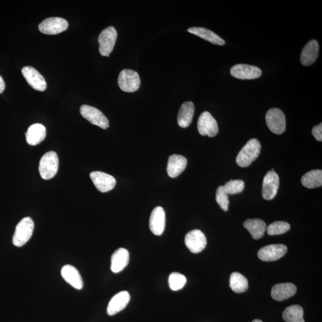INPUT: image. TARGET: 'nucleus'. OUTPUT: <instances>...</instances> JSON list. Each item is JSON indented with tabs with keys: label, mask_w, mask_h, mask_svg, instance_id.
Returning <instances> with one entry per match:
<instances>
[{
	"label": "nucleus",
	"mask_w": 322,
	"mask_h": 322,
	"mask_svg": "<svg viewBox=\"0 0 322 322\" xmlns=\"http://www.w3.org/2000/svg\"><path fill=\"white\" fill-rule=\"evenodd\" d=\"M118 83L122 91L127 93L135 92L140 88V76L134 70L125 69L122 70L119 75Z\"/></svg>",
	"instance_id": "obj_4"
},
{
	"label": "nucleus",
	"mask_w": 322,
	"mask_h": 322,
	"mask_svg": "<svg viewBox=\"0 0 322 322\" xmlns=\"http://www.w3.org/2000/svg\"><path fill=\"white\" fill-rule=\"evenodd\" d=\"M230 74L239 79H253L259 78L262 71L259 67L247 64H237L231 67Z\"/></svg>",
	"instance_id": "obj_13"
},
{
	"label": "nucleus",
	"mask_w": 322,
	"mask_h": 322,
	"mask_svg": "<svg viewBox=\"0 0 322 322\" xmlns=\"http://www.w3.org/2000/svg\"><path fill=\"white\" fill-rule=\"evenodd\" d=\"M267 127L272 133L281 134L286 130L285 115L281 109H270L266 115Z\"/></svg>",
	"instance_id": "obj_5"
},
{
	"label": "nucleus",
	"mask_w": 322,
	"mask_h": 322,
	"mask_svg": "<svg viewBox=\"0 0 322 322\" xmlns=\"http://www.w3.org/2000/svg\"><path fill=\"white\" fill-rule=\"evenodd\" d=\"M166 212L163 207H157L153 209L149 219V228L152 232L160 236L166 228Z\"/></svg>",
	"instance_id": "obj_16"
},
{
	"label": "nucleus",
	"mask_w": 322,
	"mask_h": 322,
	"mask_svg": "<svg viewBox=\"0 0 322 322\" xmlns=\"http://www.w3.org/2000/svg\"><path fill=\"white\" fill-rule=\"evenodd\" d=\"M230 287L233 292L240 294L249 289V281L242 274L233 272L230 276Z\"/></svg>",
	"instance_id": "obj_29"
},
{
	"label": "nucleus",
	"mask_w": 322,
	"mask_h": 322,
	"mask_svg": "<svg viewBox=\"0 0 322 322\" xmlns=\"http://www.w3.org/2000/svg\"><path fill=\"white\" fill-rule=\"evenodd\" d=\"M198 130L203 136L213 137L218 134L217 122L210 113L205 111L200 115L198 121Z\"/></svg>",
	"instance_id": "obj_8"
},
{
	"label": "nucleus",
	"mask_w": 322,
	"mask_h": 322,
	"mask_svg": "<svg viewBox=\"0 0 322 322\" xmlns=\"http://www.w3.org/2000/svg\"><path fill=\"white\" fill-rule=\"evenodd\" d=\"M303 315V308L299 305L289 306L282 314L283 319L286 322H305Z\"/></svg>",
	"instance_id": "obj_28"
},
{
	"label": "nucleus",
	"mask_w": 322,
	"mask_h": 322,
	"mask_svg": "<svg viewBox=\"0 0 322 322\" xmlns=\"http://www.w3.org/2000/svg\"><path fill=\"white\" fill-rule=\"evenodd\" d=\"M185 244L192 253L202 252L207 246V238L200 230H193L187 233L185 239Z\"/></svg>",
	"instance_id": "obj_11"
},
{
	"label": "nucleus",
	"mask_w": 322,
	"mask_h": 322,
	"mask_svg": "<svg viewBox=\"0 0 322 322\" xmlns=\"http://www.w3.org/2000/svg\"><path fill=\"white\" fill-rule=\"evenodd\" d=\"M80 113L84 118L91 122L92 124L103 129L109 128V122L108 118L98 109L85 105L80 106Z\"/></svg>",
	"instance_id": "obj_7"
},
{
	"label": "nucleus",
	"mask_w": 322,
	"mask_h": 322,
	"mask_svg": "<svg viewBox=\"0 0 322 322\" xmlns=\"http://www.w3.org/2000/svg\"><path fill=\"white\" fill-rule=\"evenodd\" d=\"M117 39V31L113 27L105 29L99 36V52L103 56L109 57Z\"/></svg>",
	"instance_id": "obj_6"
},
{
	"label": "nucleus",
	"mask_w": 322,
	"mask_h": 322,
	"mask_svg": "<svg viewBox=\"0 0 322 322\" xmlns=\"http://www.w3.org/2000/svg\"><path fill=\"white\" fill-rule=\"evenodd\" d=\"M279 187V177L273 169L267 173L264 177L262 195L266 200H272L278 193Z\"/></svg>",
	"instance_id": "obj_9"
},
{
	"label": "nucleus",
	"mask_w": 322,
	"mask_h": 322,
	"mask_svg": "<svg viewBox=\"0 0 322 322\" xmlns=\"http://www.w3.org/2000/svg\"><path fill=\"white\" fill-rule=\"evenodd\" d=\"M34 229V223L31 217H25L16 225L13 244L21 247L31 239Z\"/></svg>",
	"instance_id": "obj_2"
},
{
	"label": "nucleus",
	"mask_w": 322,
	"mask_h": 322,
	"mask_svg": "<svg viewBox=\"0 0 322 322\" xmlns=\"http://www.w3.org/2000/svg\"><path fill=\"white\" fill-rule=\"evenodd\" d=\"M244 226L249 231L254 239L262 238L267 229L265 222L259 218L248 219L244 222Z\"/></svg>",
	"instance_id": "obj_26"
},
{
	"label": "nucleus",
	"mask_w": 322,
	"mask_h": 322,
	"mask_svg": "<svg viewBox=\"0 0 322 322\" xmlns=\"http://www.w3.org/2000/svg\"><path fill=\"white\" fill-rule=\"evenodd\" d=\"M301 183L305 188L313 189L322 185V171L311 170L302 177Z\"/></svg>",
	"instance_id": "obj_27"
},
{
	"label": "nucleus",
	"mask_w": 322,
	"mask_h": 322,
	"mask_svg": "<svg viewBox=\"0 0 322 322\" xmlns=\"http://www.w3.org/2000/svg\"><path fill=\"white\" fill-rule=\"evenodd\" d=\"M228 195L226 192L225 191L223 186L218 187L215 199H216L218 205L224 211L228 210V205H229V199H228Z\"/></svg>",
	"instance_id": "obj_33"
},
{
	"label": "nucleus",
	"mask_w": 322,
	"mask_h": 322,
	"mask_svg": "<svg viewBox=\"0 0 322 322\" xmlns=\"http://www.w3.org/2000/svg\"><path fill=\"white\" fill-rule=\"evenodd\" d=\"M59 168V158L54 151L44 154L40 161L39 172L44 180H50L56 176Z\"/></svg>",
	"instance_id": "obj_3"
},
{
	"label": "nucleus",
	"mask_w": 322,
	"mask_h": 322,
	"mask_svg": "<svg viewBox=\"0 0 322 322\" xmlns=\"http://www.w3.org/2000/svg\"><path fill=\"white\" fill-rule=\"evenodd\" d=\"M188 160L185 156L173 154L169 157L167 164V173L172 178H176L185 170Z\"/></svg>",
	"instance_id": "obj_20"
},
{
	"label": "nucleus",
	"mask_w": 322,
	"mask_h": 322,
	"mask_svg": "<svg viewBox=\"0 0 322 322\" xmlns=\"http://www.w3.org/2000/svg\"><path fill=\"white\" fill-rule=\"evenodd\" d=\"M319 51L318 42L312 40L305 45L301 54V62L302 65L307 66L313 64L317 59Z\"/></svg>",
	"instance_id": "obj_21"
},
{
	"label": "nucleus",
	"mask_w": 322,
	"mask_h": 322,
	"mask_svg": "<svg viewBox=\"0 0 322 322\" xmlns=\"http://www.w3.org/2000/svg\"><path fill=\"white\" fill-rule=\"evenodd\" d=\"M291 225L285 221H276L267 227V233L269 235H279L287 232Z\"/></svg>",
	"instance_id": "obj_31"
},
{
	"label": "nucleus",
	"mask_w": 322,
	"mask_h": 322,
	"mask_svg": "<svg viewBox=\"0 0 322 322\" xmlns=\"http://www.w3.org/2000/svg\"><path fill=\"white\" fill-rule=\"evenodd\" d=\"M261 144L256 138L250 140L243 147L236 157V163L240 167H249L259 156Z\"/></svg>",
	"instance_id": "obj_1"
},
{
	"label": "nucleus",
	"mask_w": 322,
	"mask_h": 322,
	"mask_svg": "<svg viewBox=\"0 0 322 322\" xmlns=\"http://www.w3.org/2000/svg\"><path fill=\"white\" fill-rule=\"evenodd\" d=\"M22 73L32 89L40 92H44L46 90V79L34 67L25 66L22 68Z\"/></svg>",
	"instance_id": "obj_14"
},
{
	"label": "nucleus",
	"mask_w": 322,
	"mask_h": 322,
	"mask_svg": "<svg viewBox=\"0 0 322 322\" xmlns=\"http://www.w3.org/2000/svg\"><path fill=\"white\" fill-rule=\"evenodd\" d=\"M5 89V83L2 76L0 75V94L4 92Z\"/></svg>",
	"instance_id": "obj_35"
},
{
	"label": "nucleus",
	"mask_w": 322,
	"mask_h": 322,
	"mask_svg": "<svg viewBox=\"0 0 322 322\" xmlns=\"http://www.w3.org/2000/svg\"><path fill=\"white\" fill-rule=\"evenodd\" d=\"M187 282L185 275L181 273L173 272L169 276V283L170 288L173 291H179L184 287Z\"/></svg>",
	"instance_id": "obj_30"
},
{
	"label": "nucleus",
	"mask_w": 322,
	"mask_h": 322,
	"mask_svg": "<svg viewBox=\"0 0 322 322\" xmlns=\"http://www.w3.org/2000/svg\"><path fill=\"white\" fill-rule=\"evenodd\" d=\"M68 22L61 18H50L45 19L39 25V30L47 35H56L66 31L68 28Z\"/></svg>",
	"instance_id": "obj_10"
},
{
	"label": "nucleus",
	"mask_w": 322,
	"mask_h": 322,
	"mask_svg": "<svg viewBox=\"0 0 322 322\" xmlns=\"http://www.w3.org/2000/svg\"><path fill=\"white\" fill-rule=\"evenodd\" d=\"M130 254L123 248L116 250L111 257V269L112 272L117 273L123 270L128 265Z\"/></svg>",
	"instance_id": "obj_19"
},
{
	"label": "nucleus",
	"mask_w": 322,
	"mask_h": 322,
	"mask_svg": "<svg viewBox=\"0 0 322 322\" xmlns=\"http://www.w3.org/2000/svg\"><path fill=\"white\" fill-rule=\"evenodd\" d=\"M26 135L27 143L31 146L40 144L46 137V128L41 124H34L28 129Z\"/></svg>",
	"instance_id": "obj_23"
},
{
	"label": "nucleus",
	"mask_w": 322,
	"mask_h": 322,
	"mask_svg": "<svg viewBox=\"0 0 322 322\" xmlns=\"http://www.w3.org/2000/svg\"><path fill=\"white\" fill-rule=\"evenodd\" d=\"M61 275L64 281L76 289L83 288V281L78 270L71 265H65L61 270Z\"/></svg>",
	"instance_id": "obj_22"
},
{
	"label": "nucleus",
	"mask_w": 322,
	"mask_h": 322,
	"mask_svg": "<svg viewBox=\"0 0 322 322\" xmlns=\"http://www.w3.org/2000/svg\"><path fill=\"white\" fill-rule=\"evenodd\" d=\"M130 300V295L127 291H121L114 296L109 301L107 313L109 315H115L123 310Z\"/></svg>",
	"instance_id": "obj_17"
},
{
	"label": "nucleus",
	"mask_w": 322,
	"mask_h": 322,
	"mask_svg": "<svg viewBox=\"0 0 322 322\" xmlns=\"http://www.w3.org/2000/svg\"><path fill=\"white\" fill-rule=\"evenodd\" d=\"M312 134H313L314 137L318 141H321L322 140V124L316 125L313 128L312 130Z\"/></svg>",
	"instance_id": "obj_34"
},
{
	"label": "nucleus",
	"mask_w": 322,
	"mask_h": 322,
	"mask_svg": "<svg viewBox=\"0 0 322 322\" xmlns=\"http://www.w3.org/2000/svg\"><path fill=\"white\" fill-rule=\"evenodd\" d=\"M287 247L283 244L270 245L262 248L258 252V257L264 262L278 260L287 253Z\"/></svg>",
	"instance_id": "obj_12"
},
{
	"label": "nucleus",
	"mask_w": 322,
	"mask_h": 322,
	"mask_svg": "<svg viewBox=\"0 0 322 322\" xmlns=\"http://www.w3.org/2000/svg\"><path fill=\"white\" fill-rule=\"evenodd\" d=\"M90 177L97 189L103 193L111 191L117 183L114 177L104 172H92Z\"/></svg>",
	"instance_id": "obj_15"
},
{
	"label": "nucleus",
	"mask_w": 322,
	"mask_h": 322,
	"mask_svg": "<svg viewBox=\"0 0 322 322\" xmlns=\"http://www.w3.org/2000/svg\"><path fill=\"white\" fill-rule=\"evenodd\" d=\"M297 287L292 283H279L273 286L272 297L276 301H282L293 297L297 292Z\"/></svg>",
	"instance_id": "obj_18"
},
{
	"label": "nucleus",
	"mask_w": 322,
	"mask_h": 322,
	"mask_svg": "<svg viewBox=\"0 0 322 322\" xmlns=\"http://www.w3.org/2000/svg\"><path fill=\"white\" fill-rule=\"evenodd\" d=\"M223 188L228 195H234L244 191L245 183L242 180H231L225 183Z\"/></svg>",
	"instance_id": "obj_32"
},
{
	"label": "nucleus",
	"mask_w": 322,
	"mask_h": 322,
	"mask_svg": "<svg viewBox=\"0 0 322 322\" xmlns=\"http://www.w3.org/2000/svg\"><path fill=\"white\" fill-rule=\"evenodd\" d=\"M195 113V106L192 102H186L180 107L177 116L180 127L187 128L191 124Z\"/></svg>",
	"instance_id": "obj_24"
},
{
	"label": "nucleus",
	"mask_w": 322,
	"mask_h": 322,
	"mask_svg": "<svg viewBox=\"0 0 322 322\" xmlns=\"http://www.w3.org/2000/svg\"><path fill=\"white\" fill-rule=\"evenodd\" d=\"M252 322H263V321L259 319H256L253 320Z\"/></svg>",
	"instance_id": "obj_36"
},
{
	"label": "nucleus",
	"mask_w": 322,
	"mask_h": 322,
	"mask_svg": "<svg viewBox=\"0 0 322 322\" xmlns=\"http://www.w3.org/2000/svg\"><path fill=\"white\" fill-rule=\"evenodd\" d=\"M189 33L197 35L202 39L210 42V43L218 45V46H223L225 44V41L219 35L214 33L213 31L202 27H192L188 29Z\"/></svg>",
	"instance_id": "obj_25"
}]
</instances>
